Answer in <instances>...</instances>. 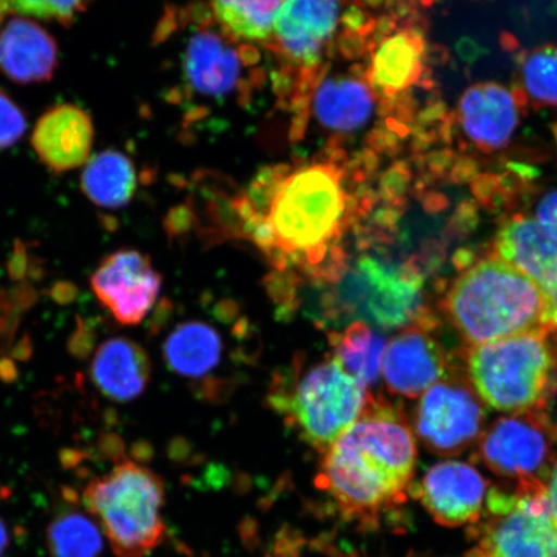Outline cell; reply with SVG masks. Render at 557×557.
I'll list each match as a JSON object with an SVG mask.
<instances>
[{"instance_id":"obj_1","label":"cell","mask_w":557,"mask_h":557,"mask_svg":"<svg viewBox=\"0 0 557 557\" xmlns=\"http://www.w3.org/2000/svg\"><path fill=\"white\" fill-rule=\"evenodd\" d=\"M417 462L412 429L388 404L371 400L359 420L323 453L317 478L348 520L377 527L407 503Z\"/></svg>"},{"instance_id":"obj_2","label":"cell","mask_w":557,"mask_h":557,"mask_svg":"<svg viewBox=\"0 0 557 557\" xmlns=\"http://www.w3.org/2000/svg\"><path fill=\"white\" fill-rule=\"evenodd\" d=\"M259 212L248 215V233L277 269L290 267L318 277L338 260L345 226L343 177L332 165L304 166L271 185Z\"/></svg>"},{"instance_id":"obj_3","label":"cell","mask_w":557,"mask_h":557,"mask_svg":"<svg viewBox=\"0 0 557 557\" xmlns=\"http://www.w3.org/2000/svg\"><path fill=\"white\" fill-rule=\"evenodd\" d=\"M456 330L473 345L542 330L543 292L497 257L465 269L445 297Z\"/></svg>"},{"instance_id":"obj_4","label":"cell","mask_w":557,"mask_h":557,"mask_svg":"<svg viewBox=\"0 0 557 557\" xmlns=\"http://www.w3.org/2000/svg\"><path fill=\"white\" fill-rule=\"evenodd\" d=\"M82 499L117 557L148 556L165 537V486L146 466L124 459L90 480Z\"/></svg>"},{"instance_id":"obj_5","label":"cell","mask_w":557,"mask_h":557,"mask_svg":"<svg viewBox=\"0 0 557 557\" xmlns=\"http://www.w3.org/2000/svg\"><path fill=\"white\" fill-rule=\"evenodd\" d=\"M466 369L479 398L499 412L545 406L557 385L556 351L543 330L471 346Z\"/></svg>"},{"instance_id":"obj_6","label":"cell","mask_w":557,"mask_h":557,"mask_svg":"<svg viewBox=\"0 0 557 557\" xmlns=\"http://www.w3.org/2000/svg\"><path fill=\"white\" fill-rule=\"evenodd\" d=\"M333 284L326 311L380 330L407 329L423 322L424 281L413 263L364 255L341 260L324 278Z\"/></svg>"},{"instance_id":"obj_7","label":"cell","mask_w":557,"mask_h":557,"mask_svg":"<svg viewBox=\"0 0 557 557\" xmlns=\"http://www.w3.org/2000/svg\"><path fill=\"white\" fill-rule=\"evenodd\" d=\"M493 486L482 518L469 528L472 546L461 557H557V529L540 479Z\"/></svg>"},{"instance_id":"obj_8","label":"cell","mask_w":557,"mask_h":557,"mask_svg":"<svg viewBox=\"0 0 557 557\" xmlns=\"http://www.w3.org/2000/svg\"><path fill=\"white\" fill-rule=\"evenodd\" d=\"M372 396L333 358L299 372L290 388L271 399L289 426L324 453L364 413Z\"/></svg>"},{"instance_id":"obj_9","label":"cell","mask_w":557,"mask_h":557,"mask_svg":"<svg viewBox=\"0 0 557 557\" xmlns=\"http://www.w3.org/2000/svg\"><path fill=\"white\" fill-rule=\"evenodd\" d=\"M557 429L533 410L499 418L480 437L478 458L494 475L545 483L555 461Z\"/></svg>"},{"instance_id":"obj_10","label":"cell","mask_w":557,"mask_h":557,"mask_svg":"<svg viewBox=\"0 0 557 557\" xmlns=\"http://www.w3.org/2000/svg\"><path fill=\"white\" fill-rule=\"evenodd\" d=\"M485 408L468 380L444 377L423 394L416 433L438 456H457L483 434Z\"/></svg>"},{"instance_id":"obj_11","label":"cell","mask_w":557,"mask_h":557,"mask_svg":"<svg viewBox=\"0 0 557 557\" xmlns=\"http://www.w3.org/2000/svg\"><path fill=\"white\" fill-rule=\"evenodd\" d=\"M162 282L148 256L136 249H120L97 267L90 288L117 323L134 326L154 308Z\"/></svg>"},{"instance_id":"obj_12","label":"cell","mask_w":557,"mask_h":557,"mask_svg":"<svg viewBox=\"0 0 557 557\" xmlns=\"http://www.w3.org/2000/svg\"><path fill=\"white\" fill-rule=\"evenodd\" d=\"M487 492L486 479L472 465L444 461L431 468L416 487V497L436 524L471 527L482 518Z\"/></svg>"},{"instance_id":"obj_13","label":"cell","mask_w":557,"mask_h":557,"mask_svg":"<svg viewBox=\"0 0 557 557\" xmlns=\"http://www.w3.org/2000/svg\"><path fill=\"white\" fill-rule=\"evenodd\" d=\"M448 360L431 337L428 319L407 326L386 346L383 380L388 392L413 399L447 377Z\"/></svg>"},{"instance_id":"obj_14","label":"cell","mask_w":557,"mask_h":557,"mask_svg":"<svg viewBox=\"0 0 557 557\" xmlns=\"http://www.w3.org/2000/svg\"><path fill=\"white\" fill-rule=\"evenodd\" d=\"M343 3L344 0H283L273 33L281 51L298 65H317L336 30Z\"/></svg>"},{"instance_id":"obj_15","label":"cell","mask_w":557,"mask_h":557,"mask_svg":"<svg viewBox=\"0 0 557 557\" xmlns=\"http://www.w3.org/2000/svg\"><path fill=\"white\" fill-rule=\"evenodd\" d=\"M94 135V123L87 111L64 103L40 116L33 132L32 145L41 163L61 173L88 162Z\"/></svg>"},{"instance_id":"obj_16","label":"cell","mask_w":557,"mask_h":557,"mask_svg":"<svg viewBox=\"0 0 557 557\" xmlns=\"http://www.w3.org/2000/svg\"><path fill=\"white\" fill-rule=\"evenodd\" d=\"M459 123L478 148L496 151L510 143L519 121L518 102L511 90L498 83L470 87L459 101Z\"/></svg>"},{"instance_id":"obj_17","label":"cell","mask_w":557,"mask_h":557,"mask_svg":"<svg viewBox=\"0 0 557 557\" xmlns=\"http://www.w3.org/2000/svg\"><path fill=\"white\" fill-rule=\"evenodd\" d=\"M58 52L51 35L33 21L12 18L0 30V72L18 85L50 81Z\"/></svg>"},{"instance_id":"obj_18","label":"cell","mask_w":557,"mask_h":557,"mask_svg":"<svg viewBox=\"0 0 557 557\" xmlns=\"http://www.w3.org/2000/svg\"><path fill=\"white\" fill-rule=\"evenodd\" d=\"M89 374L104 398L128 403L137 399L149 385L150 358L135 341L109 338L97 348Z\"/></svg>"},{"instance_id":"obj_19","label":"cell","mask_w":557,"mask_h":557,"mask_svg":"<svg viewBox=\"0 0 557 557\" xmlns=\"http://www.w3.org/2000/svg\"><path fill=\"white\" fill-rule=\"evenodd\" d=\"M494 257L531 277L542 289L557 270V242L537 220L517 214L498 228Z\"/></svg>"},{"instance_id":"obj_20","label":"cell","mask_w":557,"mask_h":557,"mask_svg":"<svg viewBox=\"0 0 557 557\" xmlns=\"http://www.w3.org/2000/svg\"><path fill=\"white\" fill-rule=\"evenodd\" d=\"M226 339L205 320L176 325L163 344V357L172 372L191 382L211 381L225 361Z\"/></svg>"},{"instance_id":"obj_21","label":"cell","mask_w":557,"mask_h":557,"mask_svg":"<svg viewBox=\"0 0 557 557\" xmlns=\"http://www.w3.org/2000/svg\"><path fill=\"white\" fill-rule=\"evenodd\" d=\"M187 81L199 94L220 96L230 92L240 72L238 54L213 33L195 34L186 48Z\"/></svg>"},{"instance_id":"obj_22","label":"cell","mask_w":557,"mask_h":557,"mask_svg":"<svg viewBox=\"0 0 557 557\" xmlns=\"http://www.w3.org/2000/svg\"><path fill=\"white\" fill-rule=\"evenodd\" d=\"M373 107L372 90L366 83L347 76L324 81L313 100L320 123L341 132H351L364 125Z\"/></svg>"},{"instance_id":"obj_23","label":"cell","mask_w":557,"mask_h":557,"mask_svg":"<svg viewBox=\"0 0 557 557\" xmlns=\"http://www.w3.org/2000/svg\"><path fill=\"white\" fill-rule=\"evenodd\" d=\"M137 176L134 163L117 150L99 152L87 162L82 189L97 207L117 209L134 198Z\"/></svg>"},{"instance_id":"obj_24","label":"cell","mask_w":557,"mask_h":557,"mask_svg":"<svg viewBox=\"0 0 557 557\" xmlns=\"http://www.w3.org/2000/svg\"><path fill=\"white\" fill-rule=\"evenodd\" d=\"M422 54V41L413 33L400 32L386 38L373 54V86L387 95L403 92L420 76Z\"/></svg>"},{"instance_id":"obj_25","label":"cell","mask_w":557,"mask_h":557,"mask_svg":"<svg viewBox=\"0 0 557 557\" xmlns=\"http://www.w3.org/2000/svg\"><path fill=\"white\" fill-rule=\"evenodd\" d=\"M333 359L354 379L372 387L379 382L386 341L371 325L352 322L343 333L332 334Z\"/></svg>"},{"instance_id":"obj_26","label":"cell","mask_w":557,"mask_h":557,"mask_svg":"<svg viewBox=\"0 0 557 557\" xmlns=\"http://www.w3.org/2000/svg\"><path fill=\"white\" fill-rule=\"evenodd\" d=\"M46 543L51 557H100L104 543L97 521L86 511H62L46 529Z\"/></svg>"},{"instance_id":"obj_27","label":"cell","mask_w":557,"mask_h":557,"mask_svg":"<svg viewBox=\"0 0 557 557\" xmlns=\"http://www.w3.org/2000/svg\"><path fill=\"white\" fill-rule=\"evenodd\" d=\"M283 0H212L219 23L235 38L259 41L274 33Z\"/></svg>"},{"instance_id":"obj_28","label":"cell","mask_w":557,"mask_h":557,"mask_svg":"<svg viewBox=\"0 0 557 557\" xmlns=\"http://www.w3.org/2000/svg\"><path fill=\"white\" fill-rule=\"evenodd\" d=\"M521 78L534 103L557 108V46H543L527 53L521 62Z\"/></svg>"},{"instance_id":"obj_29","label":"cell","mask_w":557,"mask_h":557,"mask_svg":"<svg viewBox=\"0 0 557 557\" xmlns=\"http://www.w3.org/2000/svg\"><path fill=\"white\" fill-rule=\"evenodd\" d=\"M94 0H0V24L11 15L58 21L69 25Z\"/></svg>"},{"instance_id":"obj_30","label":"cell","mask_w":557,"mask_h":557,"mask_svg":"<svg viewBox=\"0 0 557 557\" xmlns=\"http://www.w3.org/2000/svg\"><path fill=\"white\" fill-rule=\"evenodd\" d=\"M23 111L0 90V149L15 145L26 131Z\"/></svg>"},{"instance_id":"obj_31","label":"cell","mask_w":557,"mask_h":557,"mask_svg":"<svg viewBox=\"0 0 557 557\" xmlns=\"http://www.w3.org/2000/svg\"><path fill=\"white\" fill-rule=\"evenodd\" d=\"M543 315L542 330L557 344V270L552 278L542 287Z\"/></svg>"},{"instance_id":"obj_32","label":"cell","mask_w":557,"mask_h":557,"mask_svg":"<svg viewBox=\"0 0 557 557\" xmlns=\"http://www.w3.org/2000/svg\"><path fill=\"white\" fill-rule=\"evenodd\" d=\"M535 220L557 242V190L543 195L535 208Z\"/></svg>"},{"instance_id":"obj_33","label":"cell","mask_w":557,"mask_h":557,"mask_svg":"<svg viewBox=\"0 0 557 557\" xmlns=\"http://www.w3.org/2000/svg\"><path fill=\"white\" fill-rule=\"evenodd\" d=\"M545 485L549 510H552L555 527L557 529V459H555L552 469H549L547 473Z\"/></svg>"},{"instance_id":"obj_34","label":"cell","mask_w":557,"mask_h":557,"mask_svg":"<svg viewBox=\"0 0 557 557\" xmlns=\"http://www.w3.org/2000/svg\"><path fill=\"white\" fill-rule=\"evenodd\" d=\"M11 546V532L7 521L0 515V557H3Z\"/></svg>"},{"instance_id":"obj_35","label":"cell","mask_w":557,"mask_h":557,"mask_svg":"<svg viewBox=\"0 0 557 557\" xmlns=\"http://www.w3.org/2000/svg\"><path fill=\"white\" fill-rule=\"evenodd\" d=\"M556 137H557V131H556Z\"/></svg>"}]
</instances>
